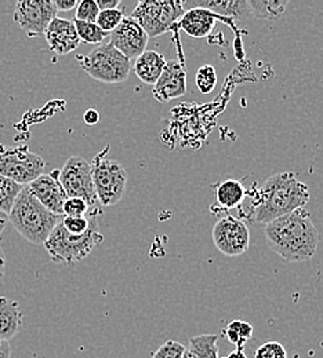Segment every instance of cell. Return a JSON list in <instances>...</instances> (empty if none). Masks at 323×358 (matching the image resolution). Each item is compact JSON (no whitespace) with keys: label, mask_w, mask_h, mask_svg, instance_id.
Returning a JSON list of instances; mask_svg holds the SVG:
<instances>
[{"label":"cell","mask_w":323,"mask_h":358,"mask_svg":"<svg viewBox=\"0 0 323 358\" xmlns=\"http://www.w3.org/2000/svg\"><path fill=\"white\" fill-rule=\"evenodd\" d=\"M92 217H64L61 224L64 229L75 236L85 234L92 226Z\"/></svg>","instance_id":"f1b7e54d"},{"label":"cell","mask_w":323,"mask_h":358,"mask_svg":"<svg viewBox=\"0 0 323 358\" xmlns=\"http://www.w3.org/2000/svg\"><path fill=\"white\" fill-rule=\"evenodd\" d=\"M185 352L186 348L183 343L176 341H167L153 353L152 358H183Z\"/></svg>","instance_id":"4dcf8cb0"},{"label":"cell","mask_w":323,"mask_h":358,"mask_svg":"<svg viewBox=\"0 0 323 358\" xmlns=\"http://www.w3.org/2000/svg\"><path fill=\"white\" fill-rule=\"evenodd\" d=\"M78 61L81 68L94 80L108 85L126 82L132 72L130 59L111 43L95 47L88 55H79Z\"/></svg>","instance_id":"5b68a950"},{"label":"cell","mask_w":323,"mask_h":358,"mask_svg":"<svg viewBox=\"0 0 323 358\" xmlns=\"http://www.w3.org/2000/svg\"><path fill=\"white\" fill-rule=\"evenodd\" d=\"M58 180L68 197L83 199L94 211L102 214L92 182V166L88 160L79 156L69 157L58 171Z\"/></svg>","instance_id":"9c48e42d"},{"label":"cell","mask_w":323,"mask_h":358,"mask_svg":"<svg viewBox=\"0 0 323 358\" xmlns=\"http://www.w3.org/2000/svg\"><path fill=\"white\" fill-rule=\"evenodd\" d=\"M58 171L60 170H54L50 174H42L39 178L27 185V187L29 193L50 213L62 215V207L68 196L58 180Z\"/></svg>","instance_id":"4fadbf2b"},{"label":"cell","mask_w":323,"mask_h":358,"mask_svg":"<svg viewBox=\"0 0 323 358\" xmlns=\"http://www.w3.org/2000/svg\"><path fill=\"white\" fill-rule=\"evenodd\" d=\"M185 1L139 0L130 15L148 38H158L173 28L184 14Z\"/></svg>","instance_id":"52a82bcc"},{"label":"cell","mask_w":323,"mask_h":358,"mask_svg":"<svg viewBox=\"0 0 323 358\" xmlns=\"http://www.w3.org/2000/svg\"><path fill=\"white\" fill-rule=\"evenodd\" d=\"M46 162L32 153L27 145L11 149L0 146V176L14 180L21 186L29 185L43 174Z\"/></svg>","instance_id":"ba28073f"},{"label":"cell","mask_w":323,"mask_h":358,"mask_svg":"<svg viewBox=\"0 0 323 358\" xmlns=\"http://www.w3.org/2000/svg\"><path fill=\"white\" fill-rule=\"evenodd\" d=\"M53 0H20L15 4L13 18L15 24L32 38L45 36L47 27L57 17Z\"/></svg>","instance_id":"30bf717a"},{"label":"cell","mask_w":323,"mask_h":358,"mask_svg":"<svg viewBox=\"0 0 323 358\" xmlns=\"http://www.w3.org/2000/svg\"><path fill=\"white\" fill-rule=\"evenodd\" d=\"M45 38L48 48L58 57L75 51L81 45L74 21L61 17H55L50 22L45 32Z\"/></svg>","instance_id":"9a60e30c"},{"label":"cell","mask_w":323,"mask_h":358,"mask_svg":"<svg viewBox=\"0 0 323 358\" xmlns=\"http://www.w3.org/2000/svg\"><path fill=\"white\" fill-rule=\"evenodd\" d=\"M54 4H55V8L57 11H71L74 8L78 7V3L76 0H53Z\"/></svg>","instance_id":"d6a6232c"},{"label":"cell","mask_w":323,"mask_h":358,"mask_svg":"<svg viewBox=\"0 0 323 358\" xmlns=\"http://www.w3.org/2000/svg\"><path fill=\"white\" fill-rule=\"evenodd\" d=\"M308 201V186L293 173L274 174L263 183L253 200L254 221L270 224L298 208H304Z\"/></svg>","instance_id":"7a4b0ae2"},{"label":"cell","mask_w":323,"mask_h":358,"mask_svg":"<svg viewBox=\"0 0 323 358\" xmlns=\"http://www.w3.org/2000/svg\"><path fill=\"white\" fill-rule=\"evenodd\" d=\"M195 7H202L220 18L245 21L252 17L247 0H196Z\"/></svg>","instance_id":"e0dca14e"},{"label":"cell","mask_w":323,"mask_h":358,"mask_svg":"<svg viewBox=\"0 0 323 358\" xmlns=\"http://www.w3.org/2000/svg\"><path fill=\"white\" fill-rule=\"evenodd\" d=\"M196 86L202 94H210L217 86V72L212 65H203L196 72Z\"/></svg>","instance_id":"4316f807"},{"label":"cell","mask_w":323,"mask_h":358,"mask_svg":"<svg viewBox=\"0 0 323 358\" xmlns=\"http://www.w3.org/2000/svg\"><path fill=\"white\" fill-rule=\"evenodd\" d=\"M74 25L76 28L81 42L88 45H99L109 36V34L104 32L97 24H92V22H83V21L74 20Z\"/></svg>","instance_id":"d4e9b609"},{"label":"cell","mask_w":323,"mask_h":358,"mask_svg":"<svg viewBox=\"0 0 323 358\" xmlns=\"http://www.w3.org/2000/svg\"><path fill=\"white\" fill-rule=\"evenodd\" d=\"M98 14H99V8H98L95 0H82L78 3L74 20L95 24Z\"/></svg>","instance_id":"f546056e"},{"label":"cell","mask_w":323,"mask_h":358,"mask_svg":"<svg viewBox=\"0 0 323 358\" xmlns=\"http://www.w3.org/2000/svg\"><path fill=\"white\" fill-rule=\"evenodd\" d=\"M183 358H195V356L191 353V352H188V349H186V352H185L184 356Z\"/></svg>","instance_id":"ab89813d"},{"label":"cell","mask_w":323,"mask_h":358,"mask_svg":"<svg viewBox=\"0 0 323 358\" xmlns=\"http://www.w3.org/2000/svg\"><path fill=\"white\" fill-rule=\"evenodd\" d=\"M264 236L268 247L289 264L311 261L321 241L319 231L305 208L266 224Z\"/></svg>","instance_id":"6da1fadb"},{"label":"cell","mask_w":323,"mask_h":358,"mask_svg":"<svg viewBox=\"0 0 323 358\" xmlns=\"http://www.w3.org/2000/svg\"><path fill=\"white\" fill-rule=\"evenodd\" d=\"M104 241V234L99 231L97 218L92 220L90 229L81 236L68 233L62 224H57L45 241V248L50 259L54 264H64L72 266L81 262L92 250Z\"/></svg>","instance_id":"277c9868"},{"label":"cell","mask_w":323,"mask_h":358,"mask_svg":"<svg viewBox=\"0 0 323 358\" xmlns=\"http://www.w3.org/2000/svg\"><path fill=\"white\" fill-rule=\"evenodd\" d=\"M99 11L105 10H115L121 6V0H95Z\"/></svg>","instance_id":"836d02e7"},{"label":"cell","mask_w":323,"mask_h":358,"mask_svg":"<svg viewBox=\"0 0 323 358\" xmlns=\"http://www.w3.org/2000/svg\"><path fill=\"white\" fill-rule=\"evenodd\" d=\"M83 120L88 126H95L99 122V113L95 109H88L83 115Z\"/></svg>","instance_id":"e575fe53"},{"label":"cell","mask_w":323,"mask_h":358,"mask_svg":"<svg viewBox=\"0 0 323 358\" xmlns=\"http://www.w3.org/2000/svg\"><path fill=\"white\" fill-rule=\"evenodd\" d=\"M64 215H55L46 210L28 190L22 187L11 211L8 222L15 230L35 245L45 244L54 227L62 221Z\"/></svg>","instance_id":"3957f363"},{"label":"cell","mask_w":323,"mask_h":358,"mask_svg":"<svg viewBox=\"0 0 323 358\" xmlns=\"http://www.w3.org/2000/svg\"><path fill=\"white\" fill-rule=\"evenodd\" d=\"M22 187L24 186L15 183L14 180L0 176V211L1 213L8 215Z\"/></svg>","instance_id":"cb8c5ba5"},{"label":"cell","mask_w":323,"mask_h":358,"mask_svg":"<svg viewBox=\"0 0 323 358\" xmlns=\"http://www.w3.org/2000/svg\"><path fill=\"white\" fill-rule=\"evenodd\" d=\"M7 224H8V215L0 211V236H1V233H3V230H4Z\"/></svg>","instance_id":"74e56055"},{"label":"cell","mask_w":323,"mask_h":358,"mask_svg":"<svg viewBox=\"0 0 323 358\" xmlns=\"http://www.w3.org/2000/svg\"><path fill=\"white\" fill-rule=\"evenodd\" d=\"M153 98L160 103H169L186 94V73L181 62L172 59L166 62L163 73L152 89Z\"/></svg>","instance_id":"5bb4252c"},{"label":"cell","mask_w":323,"mask_h":358,"mask_svg":"<svg viewBox=\"0 0 323 358\" xmlns=\"http://www.w3.org/2000/svg\"><path fill=\"white\" fill-rule=\"evenodd\" d=\"M253 325L245 320H232L231 322L223 329V334L227 336L235 346V349L243 350L246 343L252 339L253 336Z\"/></svg>","instance_id":"7402d4cb"},{"label":"cell","mask_w":323,"mask_h":358,"mask_svg":"<svg viewBox=\"0 0 323 358\" xmlns=\"http://www.w3.org/2000/svg\"><path fill=\"white\" fill-rule=\"evenodd\" d=\"M123 18H125V14H123V10H121V8L105 10V11H99L95 24L104 32L111 34L112 31H115L119 27V24L123 21Z\"/></svg>","instance_id":"83f0119b"},{"label":"cell","mask_w":323,"mask_h":358,"mask_svg":"<svg viewBox=\"0 0 323 358\" xmlns=\"http://www.w3.org/2000/svg\"><path fill=\"white\" fill-rule=\"evenodd\" d=\"M254 358H287V352L279 342H267L256 350Z\"/></svg>","instance_id":"1f68e13d"},{"label":"cell","mask_w":323,"mask_h":358,"mask_svg":"<svg viewBox=\"0 0 323 358\" xmlns=\"http://www.w3.org/2000/svg\"><path fill=\"white\" fill-rule=\"evenodd\" d=\"M108 150L109 146L97 153L90 163L92 182L101 207L118 204L125 194L128 183V171L119 162L106 157Z\"/></svg>","instance_id":"8992f818"},{"label":"cell","mask_w":323,"mask_h":358,"mask_svg":"<svg viewBox=\"0 0 323 358\" xmlns=\"http://www.w3.org/2000/svg\"><path fill=\"white\" fill-rule=\"evenodd\" d=\"M62 215L64 217H92L97 218L101 215L99 213L94 211L92 207L79 197H68L62 207Z\"/></svg>","instance_id":"484cf974"},{"label":"cell","mask_w":323,"mask_h":358,"mask_svg":"<svg viewBox=\"0 0 323 358\" xmlns=\"http://www.w3.org/2000/svg\"><path fill=\"white\" fill-rule=\"evenodd\" d=\"M24 314L17 301L0 296V341L10 342L22 327Z\"/></svg>","instance_id":"d6986e66"},{"label":"cell","mask_w":323,"mask_h":358,"mask_svg":"<svg viewBox=\"0 0 323 358\" xmlns=\"http://www.w3.org/2000/svg\"><path fill=\"white\" fill-rule=\"evenodd\" d=\"M4 273H6V255L3 248L0 247V280L4 277Z\"/></svg>","instance_id":"8d00e7d4"},{"label":"cell","mask_w":323,"mask_h":358,"mask_svg":"<svg viewBox=\"0 0 323 358\" xmlns=\"http://www.w3.org/2000/svg\"><path fill=\"white\" fill-rule=\"evenodd\" d=\"M166 62L167 61L160 52L153 50H145L136 58L133 71L142 83L153 86L163 73Z\"/></svg>","instance_id":"ac0fdd59"},{"label":"cell","mask_w":323,"mask_h":358,"mask_svg":"<svg viewBox=\"0 0 323 358\" xmlns=\"http://www.w3.org/2000/svg\"><path fill=\"white\" fill-rule=\"evenodd\" d=\"M109 43L128 59H136L145 50L149 38L132 17H125L119 27L109 34Z\"/></svg>","instance_id":"7c38bea8"},{"label":"cell","mask_w":323,"mask_h":358,"mask_svg":"<svg viewBox=\"0 0 323 358\" xmlns=\"http://www.w3.org/2000/svg\"><path fill=\"white\" fill-rule=\"evenodd\" d=\"M11 357V348L7 341H0V358Z\"/></svg>","instance_id":"d590c367"},{"label":"cell","mask_w":323,"mask_h":358,"mask_svg":"<svg viewBox=\"0 0 323 358\" xmlns=\"http://www.w3.org/2000/svg\"><path fill=\"white\" fill-rule=\"evenodd\" d=\"M220 17L213 14L212 11L202 8V7H193L191 10H186L180 18V28L191 38H207L212 31L216 27V22Z\"/></svg>","instance_id":"2e32d148"},{"label":"cell","mask_w":323,"mask_h":358,"mask_svg":"<svg viewBox=\"0 0 323 358\" xmlns=\"http://www.w3.org/2000/svg\"><path fill=\"white\" fill-rule=\"evenodd\" d=\"M219 336L213 334H205L191 338L189 349L195 358H220L219 357V348H217Z\"/></svg>","instance_id":"603a6c76"},{"label":"cell","mask_w":323,"mask_h":358,"mask_svg":"<svg viewBox=\"0 0 323 358\" xmlns=\"http://www.w3.org/2000/svg\"><path fill=\"white\" fill-rule=\"evenodd\" d=\"M212 238L216 248L226 257H239L245 254L250 245L249 227L232 215H227L214 224Z\"/></svg>","instance_id":"8fae6325"},{"label":"cell","mask_w":323,"mask_h":358,"mask_svg":"<svg viewBox=\"0 0 323 358\" xmlns=\"http://www.w3.org/2000/svg\"><path fill=\"white\" fill-rule=\"evenodd\" d=\"M223 358H247V356H246V353L243 352V350H239V349H235L233 352H231L227 357H223Z\"/></svg>","instance_id":"f35d334b"},{"label":"cell","mask_w":323,"mask_h":358,"mask_svg":"<svg viewBox=\"0 0 323 358\" xmlns=\"http://www.w3.org/2000/svg\"><path fill=\"white\" fill-rule=\"evenodd\" d=\"M252 17L259 20H277L284 14L286 0H247Z\"/></svg>","instance_id":"44dd1931"},{"label":"cell","mask_w":323,"mask_h":358,"mask_svg":"<svg viewBox=\"0 0 323 358\" xmlns=\"http://www.w3.org/2000/svg\"><path fill=\"white\" fill-rule=\"evenodd\" d=\"M216 197L223 208L233 210L245 201L246 187L236 179H227L216 186Z\"/></svg>","instance_id":"ffe728a7"}]
</instances>
